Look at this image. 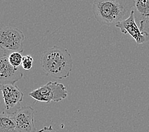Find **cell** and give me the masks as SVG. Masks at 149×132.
<instances>
[{
    "mask_svg": "<svg viewBox=\"0 0 149 132\" xmlns=\"http://www.w3.org/2000/svg\"><path fill=\"white\" fill-rule=\"evenodd\" d=\"M115 26L120 30L122 33L124 35L129 34L137 44H143L149 40L147 37L140 31V28L136 24L134 10H132L130 16L127 19L118 22Z\"/></svg>",
    "mask_w": 149,
    "mask_h": 132,
    "instance_id": "ba28073f",
    "label": "cell"
},
{
    "mask_svg": "<svg viewBox=\"0 0 149 132\" xmlns=\"http://www.w3.org/2000/svg\"><path fill=\"white\" fill-rule=\"evenodd\" d=\"M34 113L35 110L31 106L19 107L13 113L15 131L18 132H37Z\"/></svg>",
    "mask_w": 149,
    "mask_h": 132,
    "instance_id": "5b68a950",
    "label": "cell"
},
{
    "mask_svg": "<svg viewBox=\"0 0 149 132\" xmlns=\"http://www.w3.org/2000/svg\"><path fill=\"white\" fill-rule=\"evenodd\" d=\"M5 107L6 112L21 107L20 104L23 101L24 93L16 84H5L0 85Z\"/></svg>",
    "mask_w": 149,
    "mask_h": 132,
    "instance_id": "52a82bcc",
    "label": "cell"
},
{
    "mask_svg": "<svg viewBox=\"0 0 149 132\" xmlns=\"http://www.w3.org/2000/svg\"><path fill=\"white\" fill-rule=\"evenodd\" d=\"M33 59L31 55H26L23 57L22 59V62L21 66L22 68L26 70H30L33 67Z\"/></svg>",
    "mask_w": 149,
    "mask_h": 132,
    "instance_id": "4fadbf2b",
    "label": "cell"
},
{
    "mask_svg": "<svg viewBox=\"0 0 149 132\" xmlns=\"http://www.w3.org/2000/svg\"><path fill=\"white\" fill-rule=\"evenodd\" d=\"M29 95L40 102H59L68 97V91L63 83L49 81L38 88L33 90L29 93Z\"/></svg>",
    "mask_w": 149,
    "mask_h": 132,
    "instance_id": "3957f363",
    "label": "cell"
},
{
    "mask_svg": "<svg viewBox=\"0 0 149 132\" xmlns=\"http://www.w3.org/2000/svg\"><path fill=\"white\" fill-rule=\"evenodd\" d=\"M13 132H18V131H13Z\"/></svg>",
    "mask_w": 149,
    "mask_h": 132,
    "instance_id": "9a60e30c",
    "label": "cell"
},
{
    "mask_svg": "<svg viewBox=\"0 0 149 132\" xmlns=\"http://www.w3.org/2000/svg\"><path fill=\"white\" fill-rule=\"evenodd\" d=\"M41 66L47 76L57 79L68 77L73 68L71 53L62 46H54L42 54Z\"/></svg>",
    "mask_w": 149,
    "mask_h": 132,
    "instance_id": "7a4b0ae2",
    "label": "cell"
},
{
    "mask_svg": "<svg viewBox=\"0 0 149 132\" xmlns=\"http://www.w3.org/2000/svg\"><path fill=\"white\" fill-rule=\"evenodd\" d=\"M140 29V31L149 39V16L141 19Z\"/></svg>",
    "mask_w": 149,
    "mask_h": 132,
    "instance_id": "7c38bea8",
    "label": "cell"
},
{
    "mask_svg": "<svg viewBox=\"0 0 149 132\" xmlns=\"http://www.w3.org/2000/svg\"><path fill=\"white\" fill-rule=\"evenodd\" d=\"M22 59L23 57L21 53L19 52H12L8 55V60L10 64L16 68H18L21 65Z\"/></svg>",
    "mask_w": 149,
    "mask_h": 132,
    "instance_id": "8fae6325",
    "label": "cell"
},
{
    "mask_svg": "<svg viewBox=\"0 0 149 132\" xmlns=\"http://www.w3.org/2000/svg\"><path fill=\"white\" fill-rule=\"evenodd\" d=\"M24 74L21 70L10 64L7 53L0 56V85L15 84L22 78Z\"/></svg>",
    "mask_w": 149,
    "mask_h": 132,
    "instance_id": "8992f818",
    "label": "cell"
},
{
    "mask_svg": "<svg viewBox=\"0 0 149 132\" xmlns=\"http://www.w3.org/2000/svg\"><path fill=\"white\" fill-rule=\"evenodd\" d=\"M15 131V124L13 113L3 112L0 113V132H13Z\"/></svg>",
    "mask_w": 149,
    "mask_h": 132,
    "instance_id": "9c48e42d",
    "label": "cell"
},
{
    "mask_svg": "<svg viewBox=\"0 0 149 132\" xmlns=\"http://www.w3.org/2000/svg\"><path fill=\"white\" fill-rule=\"evenodd\" d=\"M135 7L142 18L149 16V0H135Z\"/></svg>",
    "mask_w": 149,
    "mask_h": 132,
    "instance_id": "30bf717a",
    "label": "cell"
},
{
    "mask_svg": "<svg viewBox=\"0 0 149 132\" xmlns=\"http://www.w3.org/2000/svg\"><path fill=\"white\" fill-rule=\"evenodd\" d=\"M37 132H57V131L54 130L52 126H44L42 130H40V131Z\"/></svg>",
    "mask_w": 149,
    "mask_h": 132,
    "instance_id": "5bb4252c",
    "label": "cell"
},
{
    "mask_svg": "<svg viewBox=\"0 0 149 132\" xmlns=\"http://www.w3.org/2000/svg\"><path fill=\"white\" fill-rule=\"evenodd\" d=\"M135 0H94L92 11L101 25H116L130 16Z\"/></svg>",
    "mask_w": 149,
    "mask_h": 132,
    "instance_id": "6da1fadb",
    "label": "cell"
},
{
    "mask_svg": "<svg viewBox=\"0 0 149 132\" xmlns=\"http://www.w3.org/2000/svg\"><path fill=\"white\" fill-rule=\"evenodd\" d=\"M24 34L20 29L12 27L0 29V48L4 51L22 53Z\"/></svg>",
    "mask_w": 149,
    "mask_h": 132,
    "instance_id": "277c9868",
    "label": "cell"
}]
</instances>
